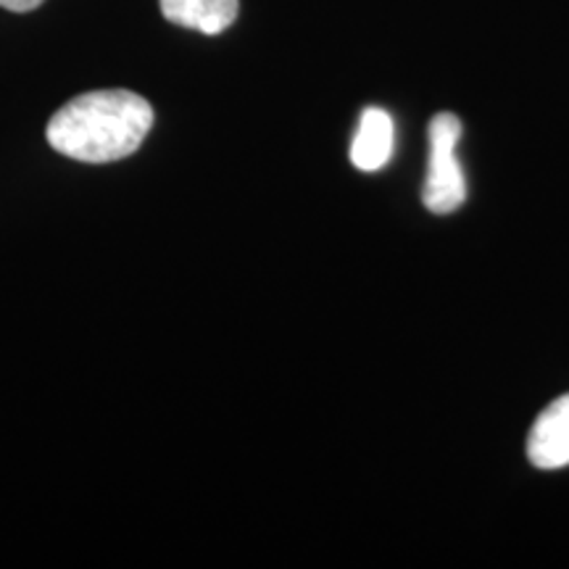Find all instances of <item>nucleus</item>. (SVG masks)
Returning a JSON list of instances; mask_svg holds the SVG:
<instances>
[{"instance_id":"nucleus-1","label":"nucleus","mask_w":569,"mask_h":569,"mask_svg":"<svg viewBox=\"0 0 569 569\" xmlns=\"http://www.w3.org/2000/svg\"><path fill=\"white\" fill-rule=\"evenodd\" d=\"M153 127V109L132 90H92L71 98L48 122L53 151L84 163L127 159Z\"/></svg>"},{"instance_id":"nucleus-4","label":"nucleus","mask_w":569,"mask_h":569,"mask_svg":"<svg viewBox=\"0 0 569 569\" xmlns=\"http://www.w3.org/2000/svg\"><path fill=\"white\" fill-rule=\"evenodd\" d=\"M396 146V127L388 111L369 109L361 111L359 130L351 142V163L359 172H380L390 161Z\"/></svg>"},{"instance_id":"nucleus-6","label":"nucleus","mask_w":569,"mask_h":569,"mask_svg":"<svg viewBox=\"0 0 569 569\" xmlns=\"http://www.w3.org/2000/svg\"><path fill=\"white\" fill-rule=\"evenodd\" d=\"M42 3H46V0H0V6H3L6 11H17V13L34 11Z\"/></svg>"},{"instance_id":"nucleus-2","label":"nucleus","mask_w":569,"mask_h":569,"mask_svg":"<svg viewBox=\"0 0 569 569\" xmlns=\"http://www.w3.org/2000/svg\"><path fill=\"white\" fill-rule=\"evenodd\" d=\"M461 122L457 113L440 111L430 122V163L422 201L432 213L457 211L467 198V182L457 159Z\"/></svg>"},{"instance_id":"nucleus-5","label":"nucleus","mask_w":569,"mask_h":569,"mask_svg":"<svg viewBox=\"0 0 569 569\" xmlns=\"http://www.w3.org/2000/svg\"><path fill=\"white\" fill-rule=\"evenodd\" d=\"M163 19L203 34H222L238 19L240 0H159Z\"/></svg>"},{"instance_id":"nucleus-3","label":"nucleus","mask_w":569,"mask_h":569,"mask_svg":"<svg viewBox=\"0 0 569 569\" xmlns=\"http://www.w3.org/2000/svg\"><path fill=\"white\" fill-rule=\"evenodd\" d=\"M528 457L538 469L569 465V393L540 411L528 438Z\"/></svg>"}]
</instances>
